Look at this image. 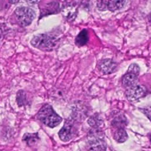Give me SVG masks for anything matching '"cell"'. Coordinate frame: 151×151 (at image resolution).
I'll list each match as a JSON object with an SVG mask.
<instances>
[{
  "instance_id": "obj_1",
  "label": "cell",
  "mask_w": 151,
  "mask_h": 151,
  "mask_svg": "<svg viewBox=\"0 0 151 151\" xmlns=\"http://www.w3.org/2000/svg\"><path fill=\"white\" fill-rule=\"evenodd\" d=\"M58 40L51 33L40 34L34 35L30 43L34 47L43 51H51L56 47Z\"/></svg>"
},
{
  "instance_id": "obj_2",
  "label": "cell",
  "mask_w": 151,
  "mask_h": 151,
  "mask_svg": "<svg viewBox=\"0 0 151 151\" xmlns=\"http://www.w3.org/2000/svg\"><path fill=\"white\" fill-rule=\"evenodd\" d=\"M37 119L44 125L54 128L59 125L63 120L50 104L43 106L37 114Z\"/></svg>"
},
{
  "instance_id": "obj_3",
  "label": "cell",
  "mask_w": 151,
  "mask_h": 151,
  "mask_svg": "<svg viewBox=\"0 0 151 151\" xmlns=\"http://www.w3.org/2000/svg\"><path fill=\"white\" fill-rule=\"evenodd\" d=\"M87 140L90 151H106L107 143L104 134L99 128H93L88 132Z\"/></svg>"
},
{
  "instance_id": "obj_4",
  "label": "cell",
  "mask_w": 151,
  "mask_h": 151,
  "mask_svg": "<svg viewBox=\"0 0 151 151\" xmlns=\"http://www.w3.org/2000/svg\"><path fill=\"white\" fill-rule=\"evenodd\" d=\"M14 14L17 22L21 27H27L29 25L35 18V11L27 6L17 7Z\"/></svg>"
},
{
  "instance_id": "obj_5",
  "label": "cell",
  "mask_w": 151,
  "mask_h": 151,
  "mask_svg": "<svg viewBox=\"0 0 151 151\" xmlns=\"http://www.w3.org/2000/svg\"><path fill=\"white\" fill-rule=\"evenodd\" d=\"M76 122L71 117L65 120L63 126L58 132V136L61 140L67 142L76 137L77 132V128L76 126Z\"/></svg>"
},
{
  "instance_id": "obj_6",
  "label": "cell",
  "mask_w": 151,
  "mask_h": 151,
  "mask_svg": "<svg viewBox=\"0 0 151 151\" xmlns=\"http://www.w3.org/2000/svg\"><path fill=\"white\" fill-rule=\"evenodd\" d=\"M148 93L147 88L143 85H133L127 87L125 92L126 97L130 102L139 101Z\"/></svg>"
},
{
  "instance_id": "obj_7",
  "label": "cell",
  "mask_w": 151,
  "mask_h": 151,
  "mask_svg": "<svg viewBox=\"0 0 151 151\" xmlns=\"http://www.w3.org/2000/svg\"><path fill=\"white\" fill-rule=\"evenodd\" d=\"M61 12L65 19L71 22L77 17L78 8L76 4L67 3L63 6L61 9Z\"/></svg>"
},
{
  "instance_id": "obj_8",
  "label": "cell",
  "mask_w": 151,
  "mask_h": 151,
  "mask_svg": "<svg viewBox=\"0 0 151 151\" xmlns=\"http://www.w3.org/2000/svg\"><path fill=\"white\" fill-rule=\"evenodd\" d=\"M117 63L110 58L103 59L99 64V70L104 74L113 73L117 70Z\"/></svg>"
},
{
  "instance_id": "obj_9",
  "label": "cell",
  "mask_w": 151,
  "mask_h": 151,
  "mask_svg": "<svg viewBox=\"0 0 151 151\" xmlns=\"http://www.w3.org/2000/svg\"><path fill=\"white\" fill-rule=\"evenodd\" d=\"M60 11V5L57 2H52L47 4L44 8L41 9V16L57 14Z\"/></svg>"
},
{
  "instance_id": "obj_10",
  "label": "cell",
  "mask_w": 151,
  "mask_h": 151,
  "mask_svg": "<svg viewBox=\"0 0 151 151\" xmlns=\"http://www.w3.org/2000/svg\"><path fill=\"white\" fill-rule=\"evenodd\" d=\"M137 77L138 74L127 71L126 73L123 76L122 78L123 86L124 87H129L134 85L137 80Z\"/></svg>"
},
{
  "instance_id": "obj_11",
  "label": "cell",
  "mask_w": 151,
  "mask_h": 151,
  "mask_svg": "<svg viewBox=\"0 0 151 151\" xmlns=\"http://www.w3.org/2000/svg\"><path fill=\"white\" fill-rule=\"evenodd\" d=\"M127 0H107V10L114 12L124 7Z\"/></svg>"
},
{
  "instance_id": "obj_12",
  "label": "cell",
  "mask_w": 151,
  "mask_h": 151,
  "mask_svg": "<svg viewBox=\"0 0 151 151\" xmlns=\"http://www.w3.org/2000/svg\"><path fill=\"white\" fill-rule=\"evenodd\" d=\"M88 34L86 29H82L75 38V44L78 47L85 45L88 41Z\"/></svg>"
},
{
  "instance_id": "obj_13",
  "label": "cell",
  "mask_w": 151,
  "mask_h": 151,
  "mask_svg": "<svg viewBox=\"0 0 151 151\" xmlns=\"http://www.w3.org/2000/svg\"><path fill=\"white\" fill-rule=\"evenodd\" d=\"M22 140L28 146H31L38 142V141L40 140V137L38 133H25L23 135Z\"/></svg>"
},
{
  "instance_id": "obj_14",
  "label": "cell",
  "mask_w": 151,
  "mask_h": 151,
  "mask_svg": "<svg viewBox=\"0 0 151 151\" xmlns=\"http://www.w3.org/2000/svg\"><path fill=\"white\" fill-rule=\"evenodd\" d=\"M127 124V120L123 114L116 116L111 121V126L116 129L124 128Z\"/></svg>"
},
{
  "instance_id": "obj_15",
  "label": "cell",
  "mask_w": 151,
  "mask_h": 151,
  "mask_svg": "<svg viewBox=\"0 0 151 151\" xmlns=\"http://www.w3.org/2000/svg\"><path fill=\"white\" fill-rule=\"evenodd\" d=\"M114 139L118 143H124L128 139V135L124 128L117 129L113 134Z\"/></svg>"
},
{
  "instance_id": "obj_16",
  "label": "cell",
  "mask_w": 151,
  "mask_h": 151,
  "mask_svg": "<svg viewBox=\"0 0 151 151\" xmlns=\"http://www.w3.org/2000/svg\"><path fill=\"white\" fill-rule=\"evenodd\" d=\"M87 123L93 128H99L103 123V119L99 114H94L89 117Z\"/></svg>"
},
{
  "instance_id": "obj_17",
  "label": "cell",
  "mask_w": 151,
  "mask_h": 151,
  "mask_svg": "<svg viewBox=\"0 0 151 151\" xmlns=\"http://www.w3.org/2000/svg\"><path fill=\"white\" fill-rule=\"evenodd\" d=\"M16 101L19 107H22L28 104V101L27 94L25 91L22 90H18L16 95Z\"/></svg>"
},
{
  "instance_id": "obj_18",
  "label": "cell",
  "mask_w": 151,
  "mask_h": 151,
  "mask_svg": "<svg viewBox=\"0 0 151 151\" xmlns=\"http://www.w3.org/2000/svg\"><path fill=\"white\" fill-rule=\"evenodd\" d=\"M107 0H97V8L100 11H106L107 9Z\"/></svg>"
},
{
  "instance_id": "obj_19",
  "label": "cell",
  "mask_w": 151,
  "mask_h": 151,
  "mask_svg": "<svg viewBox=\"0 0 151 151\" xmlns=\"http://www.w3.org/2000/svg\"><path fill=\"white\" fill-rule=\"evenodd\" d=\"M127 71H130V72H132L133 73H135V74H137L139 75V72H140V67L137 64L133 63L129 65Z\"/></svg>"
},
{
  "instance_id": "obj_20",
  "label": "cell",
  "mask_w": 151,
  "mask_h": 151,
  "mask_svg": "<svg viewBox=\"0 0 151 151\" xmlns=\"http://www.w3.org/2000/svg\"><path fill=\"white\" fill-rule=\"evenodd\" d=\"M27 2L29 5H34L38 4L41 0H26Z\"/></svg>"
},
{
  "instance_id": "obj_21",
  "label": "cell",
  "mask_w": 151,
  "mask_h": 151,
  "mask_svg": "<svg viewBox=\"0 0 151 151\" xmlns=\"http://www.w3.org/2000/svg\"><path fill=\"white\" fill-rule=\"evenodd\" d=\"M19 1V0H9V3H10V4H17Z\"/></svg>"
}]
</instances>
